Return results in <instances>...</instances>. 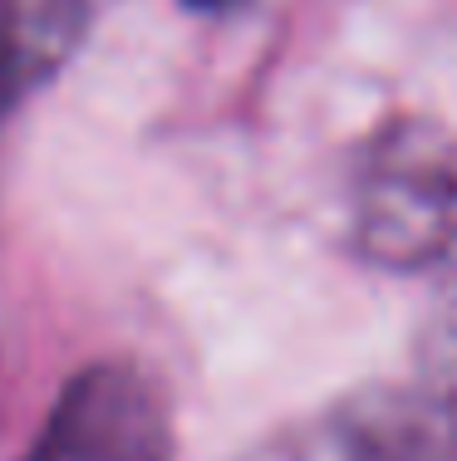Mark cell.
Masks as SVG:
<instances>
[{"instance_id": "cell-5", "label": "cell", "mask_w": 457, "mask_h": 461, "mask_svg": "<svg viewBox=\"0 0 457 461\" xmlns=\"http://www.w3.org/2000/svg\"><path fill=\"white\" fill-rule=\"evenodd\" d=\"M192 5H222V0H192Z\"/></svg>"}, {"instance_id": "cell-4", "label": "cell", "mask_w": 457, "mask_h": 461, "mask_svg": "<svg viewBox=\"0 0 457 461\" xmlns=\"http://www.w3.org/2000/svg\"><path fill=\"white\" fill-rule=\"evenodd\" d=\"M89 0H0V128L79 50Z\"/></svg>"}, {"instance_id": "cell-1", "label": "cell", "mask_w": 457, "mask_h": 461, "mask_svg": "<svg viewBox=\"0 0 457 461\" xmlns=\"http://www.w3.org/2000/svg\"><path fill=\"white\" fill-rule=\"evenodd\" d=\"M354 230L374 266L428 276L457 230V142L428 123H388L359 158Z\"/></svg>"}, {"instance_id": "cell-3", "label": "cell", "mask_w": 457, "mask_h": 461, "mask_svg": "<svg viewBox=\"0 0 457 461\" xmlns=\"http://www.w3.org/2000/svg\"><path fill=\"white\" fill-rule=\"evenodd\" d=\"M324 461H457V393L433 383L350 402L324 432Z\"/></svg>"}, {"instance_id": "cell-2", "label": "cell", "mask_w": 457, "mask_h": 461, "mask_svg": "<svg viewBox=\"0 0 457 461\" xmlns=\"http://www.w3.org/2000/svg\"><path fill=\"white\" fill-rule=\"evenodd\" d=\"M25 461H172L162 393L133 364L74 373Z\"/></svg>"}]
</instances>
